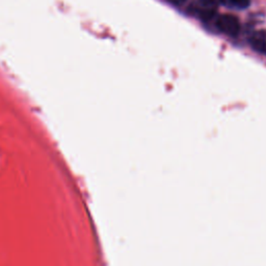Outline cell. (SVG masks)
<instances>
[{"mask_svg": "<svg viewBox=\"0 0 266 266\" xmlns=\"http://www.w3.org/2000/svg\"><path fill=\"white\" fill-rule=\"evenodd\" d=\"M216 27L229 37H236L240 31V23L237 17L233 15H222L216 20Z\"/></svg>", "mask_w": 266, "mask_h": 266, "instance_id": "obj_2", "label": "cell"}, {"mask_svg": "<svg viewBox=\"0 0 266 266\" xmlns=\"http://www.w3.org/2000/svg\"><path fill=\"white\" fill-rule=\"evenodd\" d=\"M227 2L231 7L240 10L246 9L247 7H249V5H251V0H227Z\"/></svg>", "mask_w": 266, "mask_h": 266, "instance_id": "obj_4", "label": "cell"}, {"mask_svg": "<svg viewBox=\"0 0 266 266\" xmlns=\"http://www.w3.org/2000/svg\"><path fill=\"white\" fill-rule=\"evenodd\" d=\"M248 43L256 52L266 55V30H256L248 38Z\"/></svg>", "mask_w": 266, "mask_h": 266, "instance_id": "obj_3", "label": "cell"}, {"mask_svg": "<svg viewBox=\"0 0 266 266\" xmlns=\"http://www.w3.org/2000/svg\"><path fill=\"white\" fill-rule=\"evenodd\" d=\"M168 2L175 5V6H180L182 4H184L185 0H168Z\"/></svg>", "mask_w": 266, "mask_h": 266, "instance_id": "obj_5", "label": "cell"}, {"mask_svg": "<svg viewBox=\"0 0 266 266\" xmlns=\"http://www.w3.org/2000/svg\"><path fill=\"white\" fill-rule=\"evenodd\" d=\"M226 3V0H198L190 7V12L205 21L211 20L216 14V10Z\"/></svg>", "mask_w": 266, "mask_h": 266, "instance_id": "obj_1", "label": "cell"}]
</instances>
